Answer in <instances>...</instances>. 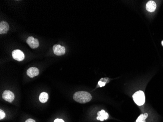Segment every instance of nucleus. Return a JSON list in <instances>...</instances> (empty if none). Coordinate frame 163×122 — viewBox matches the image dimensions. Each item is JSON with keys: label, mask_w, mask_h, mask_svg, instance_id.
<instances>
[{"label": "nucleus", "mask_w": 163, "mask_h": 122, "mask_svg": "<svg viewBox=\"0 0 163 122\" xmlns=\"http://www.w3.org/2000/svg\"><path fill=\"white\" fill-rule=\"evenodd\" d=\"M73 98L77 102L81 104H85L91 101L92 96L91 94L88 92L82 91L75 92L73 95Z\"/></svg>", "instance_id": "1"}, {"label": "nucleus", "mask_w": 163, "mask_h": 122, "mask_svg": "<svg viewBox=\"0 0 163 122\" xmlns=\"http://www.w3.org/2000/svg\"><path fill=\"white\" fill-rule=\"evenodd\" d=\"M133 99L138 106H141L145 103V95L143 91L140 90L135 92L133 96Z\"/></svg>", "instance_id": "2"}, {"label": "nucleus", "mask_w": 163, "mask_h": 122, "mask_svg": "<svg viewBox=\"0 0 163 122\" xmlns=\"http://www.w3.org/2000/svg\"><path fill=\"white\" fill-rule=\"evenodd\" d=\"M54 53L58 56H61L65 54L66 52V48L60 45H55L53 47Z\"/></svg>", "instance_id": "3"}, {"label": "nucleus", "mask_w": 163, "mask_h": 122, "mask_svg": "<svg viewBox=\"0 0 163 122\" xmlns=\"http://www.w3.org/2000/svg\"><path fill=\"white\" fill-rule=\"evenodd\" d=\"M2 97H3V99L5 100L6 101L11 103L14 100L15 95H14V93L11 91L5 90L3 92Z\"/></svg>", "instance_id": "4"}, {"label": "nucleus", "mask_w": 163, "mask_h": 122, "mask_svg": "<svg viewBox=\"0 0 163 122\" xmlns=\"http://www.w3.org/2000/svg\"><path fill=\"white\" fill-rule=\"evenodd\" d=\"M12 54L13 58L17 61H22L24 59V53L20 50H14Z\"/></svg>", "instance_id": "5"}, {"label": "nucleus", "mask_w": 163, "mask_h": 122, "mask_svg": "<svg viewBox=\"0 0 163 122\" xmlns=\"http://www.w3.org/2000/svg\"><path fill=\"white\" fill-rule=\"evenodd\" d=\"M27 43L31 48H36L39 46L38 40L35 39L32 36H30L27 39Z\"/></svg>", "instance_id": "6"}, {"label": "nucleus", "mask_w": 163, "mask_h": 122, "mask_svg": "<svg viewBox=\"0 0 163 122\" xmlns=\"http://www.w3.org/2000/svg\"><path fill=\"white\" fill-rule=\"evenodd\" d=\"M27 75L30 78H33L37 76L39 74V71L38 69L35 67L30 68L27 70Z\"/></svg>", "instance_id": "7"}, {"label": "nucleus", "mask_w": 163, "mask_h": 122, "mask_svg": "<svg viewBox=\"0 0 163 122\" xmlns=\"http://www.w3.org/2000/svg\"><path fill=\"white\" fill-rule=\"evenodd\" d=\"M9 25L5 21H2L0 23V34H5L9 30Z\"/></svg>", "instance_id": "8"}, {"label": "nucleus", "mask_w": 163, "mask_h": 122, "mask_svg": "<svg viewBox=\"0 0 163 122\" xmlns=\"http://www.w3.org/2000/svg\"><path fill=\"white\" fill-rule=\"evenodd\" d=\"M97 115L98 117H97V120L99 121H103L104 120L107 119L109 117V114L104 110H102L99 111L97 113Z\"/></svg>", "instance_id": "9"}, {"label": "nucleus", "mask_w": 163, "mask_h": 122, "mask_svg": "<svg viewBox=\"0 0 163 122\" xmlns=\"http://www.w3.org/2000/svg\"><path fill=\"white\" fill-rule=\"evenodd\" d=\"M156 8V4L153 1H149L147 3L146 5V9L148 11L152 12L155 10Z\"/></svg>", "instance_id": "10"}, {"label": "nucleus", "mask_w": 163, "mask_h": 122, "mask_svg": "<svg viewBox=\"0 0 163 122\" xmlns=\"http://www.w3.org/2000/svg\"><path fill=\"white\" fill-rule=\"evenodd\" d=\"M48 99H49V95L46 92H43L40 95L39 100L41 103H46L48 100Z\"/></svg>", "instance_id": "11"}, {"label": "nucleus", "mask_w": 163, "mask_h": 122, "mask_svg": "<svg viewBox=\"0 0 163 122\" xmlns=\"http://www.w3.org/2000/svg\"><path fill=\"white\" fill-rule=\"evenodd\" d=\"M148 117V114L147 113L145 114H142L137 119L136 122H145V119Z\"/></svg>", "instance_id": "12"}, {"label": "nucleus", "mask_w": 163, "mask_h": 122, "mask_svg": "<svg viewBox=\"0 0 163 122\" xmlns=\"http://www.w3.org/2000/svg\"><path fill=\"white\" fill-rule=\"evenodd\" d=\"M103 80L102 79H100V80L98 82V85H99L100 87H104V85H106V84L109 82V81L107 80H109L108 78H103Z\"/></svg>", "instance_id": "13"}, {"label": "nucleus", "mask_w": 163, "mask_h": 122, "mask_svg": "<svg viewBox=\"0 0 163 122\" xmlns=\"http://www.w3.org/2000/svg\"><path fill=\"white\" fill-rule=\"evenodd\" d=\"M5 116V114L4 111L2 110L0 111V119L2 120L4 119Z\"/></svg>", "instance_id": "14"}, {"label": "nucleus", "mask_w": 163, "mask_h": 122, "mask_svg": "<svg viewBox=\"0 0 163 122\" xmlns=\"http://www.w3.org/2000/svg\"><path fill=\"white\" fill-rule=\"evenodd\" d=\"M54 122H65L64 120L61 119H56Z\"/></svg>", "instance_id": "15"}, {"label": "nucleus", "mask_w": 163, "mask_h": 122, "mask_svg": "<svg viewBox=\"0 0 163 122\" xmlns=\"http://www.w3.org/2000/svg\"><path fill=\"white\" fill-rule=\"evenodd\" d=\"M25 122H35L34 120L32 119H28Z\"/></svg>", "instance_id": "16"}, {"label": "nucleus", "mask_w": 163, "mask_h": 122, "mask_svg": "<svg viewBox=\"0 0 163 122\" xmlns=\"http://www.w3.org/2000/svg\"><path fill=\"white\" fill-rule=\"evenodd\" d=\"M162 45L163 46V41H162Z\"/></svg>", "instance_id": "17"}]
</instances>
